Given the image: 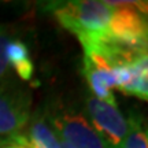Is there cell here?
Instances as JSON below:
<instances>
[{
	"label": "cell",
	"instance_id": "obj_1",
	"mask_svg": "<svg viewBox=\"0 0 148 148\" xmlns=\"http://www.w3.org/2000/svg\"><path fill=\"white\" fill-rule=\"evenodd\" d=\"M112 12L114 8L107 1L77 0L59 4L53 15L66 30L84 40L106 32Z\"/></svg>",
	"mask_w": 148,
	"mask_h": 148
},
{
	"label": "cell",
	"instance_id": "obj_2",
	"mask_svg": "<svg viewBox=\"0 0 148 148\" xmlns=\"http://www.w3.org/2000/svg\"><path fill=\"white\" fill-rule=\"evenodd\" d=\"M30 95L26 90L0 82V141L21 134L30 116Z\"/></svg>",
	"mask_w": 148,
	"mask_h": 148
},
{
	"label": "cell",
	"instance_id": "obj_3",
	"mask_svg": "<svg viewBox=\"0 0 148 148\" xmlns=\"http://www.w3.org/2000/svg\"><path fill=\"white\" fill-rule=\"evenodd\" d=\"M86 111L93 129L99 133L110 148H119L127 133V119L118 106H111L106 101L90 96L86 99Z\"/></svg>",
	"mask_w": 148,
	"mask_h": 148
},
{
	"label": "cell",
	"instance_id": "obj_4",
	"mask_svg": "<svg viewBox=\"0 0 148 148\" xmlns=\"http://www.w3.org/2000/svg\"><path fill=\"white\" fill-rule=\"evenodd\" d=\"M52 130L71 148H110L81 114L59 112L51 118Z\"/></svg>",
	"mask_w": 148,
	"mask_h": 148
},
{
	"label": "cell",
	"instance_id": "obj_5",
	"mask_svg": "<svg viewBox=\"0 0 148 148\" xmlns=\"http://www.w3.org/2000/svg\"><path fill=\"white\" fill-rule=\"evenodd\" d=\"M5 60L8 66H12L18 77L23 81H29L34 73L33 64L29 49L26 44L21 40H10L5 45Z\"/></svg>",
	"mask_w": 148,
	"mask_h": 148
},
{
	"label": "cell",
	"instance_id": "obj_6",
	"mask_svg": "<svg viewBox=\"0 0 148 148\" xmlns=\"http://www.w3.org/2000/svg\"><path fill=\"white\" fill-rule=\"evenodd\" d=\"M127 123V133L119 148H148V125L143 116L132 112Z\"/></svg>",
	"mask_w": 148,
	"mask_h": 148
},
{
	"label": "cell",
	"instance_id": "obj_7",
	"mask_svg": "<svg viewBox=\"0 0 148 148\" xmlns=\"http://www.w3.org/2000/svg\"><path fill=\"white\" fill-rule=\"evenodd\" d=\"M27 138L34 148H60V140L52 127L48 126V123L41 118H37L32 122Z\"/></svg>",
	"mask_w": 148,
	"mask_h": 148
},
{
	"label": "cell",
	"instance_id": "obj_8",
	"mask_svg": "<svg viewBox=\"0 0 148 148\" xmlns=\"http://www.w3.org/2000/svg\"><path fill=\"white\" fill-rule=\"evenodd\" d=\"M136 77L130 96H136L144 101H148V53L133 62Z\"/></svg>",
	"mask_w": 148,
	"mask_h": 148
},
{
	"label": "cell",
	"instance_id": "obj_9",
	"mask_svg": "<svg viewBox=\"0 0 148 148\" xmlns=\"http://www.w3.org/2000/svg\"><path fill=\"white\" fill-rule=\"evenodd\" d=\"M8 41L10 38H8L5 27L0 25V82L8 71V63L5 60V45Z\"/></svg>",
	"mask_w": 148,
	"mask_h": 148
},
{
	"label": "cell",
	"instance_id": "obj_10",
	"mask_svg": "<svg viewBox=\"0 0 148 148\" xmlns=\"http://www.w3.org/2000/svg\"><path fill=\"white\" fill-rule=\"evenodd\" d=\"M0 148H18L14 141H0Z\"/></svg>",
	"mask_w": 148,
	"mask_h": 148
},
{
	"label": "cell",
	"instance_id": "obj_11",
	"mask_svg": "<svg viewBox=\"0 0 148 148\" xmlns=\"http://www.w3.org/2000/svg\"><path fill=\"white\" fill-rule=\"evenodd\" d=\"M60 148H71L70 145H67L66 143H63V141H60Z\"/></svg>",
	"mask_w": 148,
	"mask_h": 148
}]
</instances>
